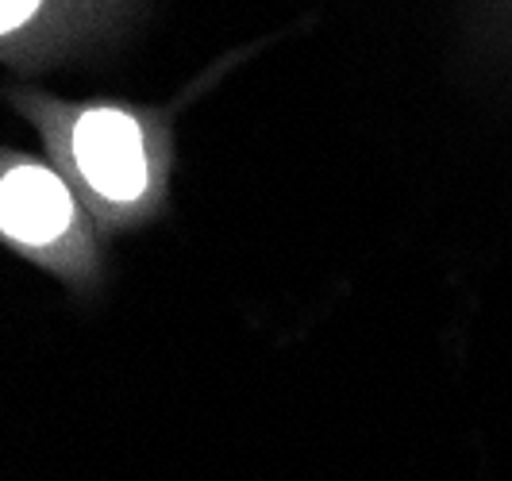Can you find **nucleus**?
<instances>
[{
    "label": "nucleus",
    "mask_w": 512,
    "mask_h": 481,
    "mask_svg": "<svg viewBox=\"0 0 512 481\" xmlns=\"http://www.w3.org/2000/svg\"><path fill=\"white\" fill-rule=\"evenodd\" d=\"M35 8H39V0H0V31H12L16 24H24Z\"/></svg>",
    "instance_id": "nucleus-3"
},
{
    "label": "nucleus",
    "mask_w": 512,
    "mask_h": 481,
    "mask_svg": "<svg viewBox=\"0 0 512 481\" xmlns=\"http://www.w3.org/2000/svg\"><path fill=\"white\" fill-rule=\"evenodd\" d=\"M74 224L70 189L51 170L20 166L0 181V231L27 247H47Z\"/></svg>",
    "instance_id": "nucleus-2"
},
{
    "label": "nucleus",
    "mask_w": 512,
    "mask_h": 481,
    "mask_svg": "<svg viewBox=\"0 0 512 481\" xmlns=\"http://www.w3.org/2000/svg\"><path fill=\"white\" fill-rule=\"evenodd\" d=\"M70 151L77 174L108 204H135L151 185L143 131L120 108H93L77 116Z\"/></svg>",
    "instance_id": "nucleus-1"
}]
</instances>
